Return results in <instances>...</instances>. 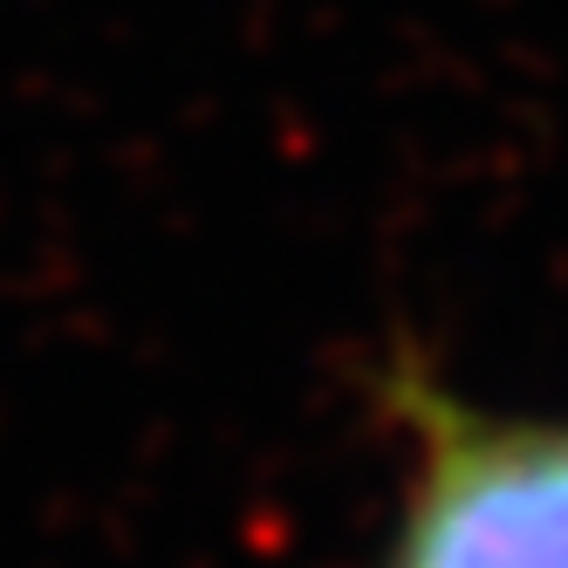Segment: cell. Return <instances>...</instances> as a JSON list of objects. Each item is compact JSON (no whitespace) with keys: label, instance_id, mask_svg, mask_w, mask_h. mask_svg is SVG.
I'll list each match as a JSON object with an SVG mask.
<instances>
[{"label":"cell","instance_id":"cell-1","mask_svg":"<svg viewBox=\"0 0 568 568\" xmlns=\"http://www.w3.org/2000/svg\"><path fill=\"white\" fill-rule=\"evenodd\" d=\"M390 568H568V425L432 412Z\"/></svg>","mask_w":568,"mask_h":568}]
</instances>
